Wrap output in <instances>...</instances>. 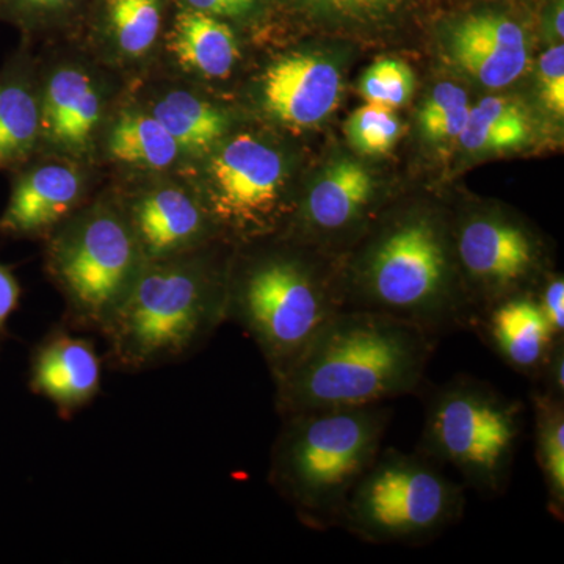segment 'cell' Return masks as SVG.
<instances>
[{
	"label": "cell",
	"instance_id": "1",
	"mask_svg": "<svg viewBox=\"0 0 564 564\" xmlns=\"http://www.w3.org/2000/svg\"><path fill=\"white\" fill-rule=\"evenodd\" d=\"M436 339L392 315L339 311L273 381L278 414L369 406L413 395L425 381Z\"/></svg>",
	"mask_w": 564,
	"mask_h": 564
},
{
	"label": "cell",
	"instance_id": "2",
	"mask_svg": "<svg viewBox=\"0 0 564 564\" xmlns=\"http://www.w3.org/2000/svg\"><path fill=\"white\" fill-rule=\"evenodd\" d=\"M207 248L144 263L101 334L111 369L147 372L192 358L209 343L226 322L229 267Z\"/></svg>",
	"mask_w": 564,
	"mask_h": 564
},
{
	"label": "cell",
	"instance_id": "3",
	"mask_svg": "<svg viewBox=\"0 0 564 564\" xmlns=\"http://www.w3.org/2000/svg\"><path fill=\"white\" fill-rule=\"evenodd\" d=\"M343 285L344 310L392 315L434 337L474 326L454 239L430 214L404 215L381 228L343 274Z\"/></svg>",
	"mask_w": 564,
	"mask_h": 564
},
{
	"label": "cell",
	"instance_id": "4",
	"mask_svg": "<svg viewBox=\"0 0 564 564\" xmlns=\"http://www.w3.org/2000/svg\"><path fill=\"white\" fill-rule=\"evenodd\" d=\"M392 415L388 403H378L281 417L269 484L304 527L340 529L348 497L380 455Z\"/></svg>",
	"mask_w": 564,
	"mask_h": 564
},
{
	"label": "cell",
	"instance_id": "5",
	"mask_svg": "<svg viewBox=\"0 0 564 564\" xmlns=\"http://www.w3.org/2000/svg\"><path fill=\"white\" fill-rule=\"evenodd\" d=\"M344 307L343 276L326 273L300 252H252L228 269L226 322L251 337L273 381Z\"/></svg>",
	"mask_w": 564,
	"mask_h": 564
},
{
	"label": "cell",
	"instance_id": "6",
	"mask_svg": "<svg viewBox=\"0 0 564 564\" xmlns=\"http://www.w3.org/2000/svg\"><path fill=\"white\" fill-rule=\"evenodd\" d=\"M524 433V406L488 381L456 375L426 397L417 452L447 464L481 497L507 491Z\"/></svg>",
	"mask_w": 564,
	"mask_h": 564
},
{
	"label": "cell",
	"instance_id": "7",
	"mask_svg": "<svg viewBox=\"0 0 564 564\" xmlns=\"http://www.w3.org/2000/svg\"><path fill=\"white\" fill-rule=\"evenodd\" d=\"M143 254L121 204L77 210L47 236L46 265L65 300L63 325L101 334L124 303Z\"/></svg>",
	"mask_w": 564,
	"mask_h": 564
},
{
	"label": "cell",
	"instance_id": "8",
	"mask_svg": "<svg viewBox=\"0 0 564 564\" xmlns=\"http://www.w3.org/2000/svg\"><path fill=\"white\" fill-rule=\"evenodd\" d=\"M466 486L419 452L381 448L345 505L340 529L369 544L422 545L462 521Z\"/></svg>",
	"mask_w": 564,
	"mask_h": 564
},
{
	"label": "cell",
	"instance_id": "9",
	"mask_svg": "<svg viewBox=\"0 0 564 564\" xmlns=\"http://www.w3.org/2000/svg\"><path fill=\"white\" fill-rule=\"evenodd\" d=\"M284 176L280 152L242 133L212 155L202 202L220 234L261 239L280 223Z\"/></svg>",
	"mask_w": 564,
	"mask_h": 564
},
{
	"label": "cell",
	"instance_id": "10",
	"mask_svg": "<svg viewBox=\"0 0 564 564\" xmlns=\"http://www.w3.org/2000/svg\"><path fill=\"white\" fill-rule=\"evenodd\" d=\"M452 239L475 317L500 300L532 291L541 250L521 223L499 214H475L456 226Z\"/></svg>",
	"mask_w": 564,
	"mask_h": 564
},
{
	"label": "cell",
	"instance_id": "11",
	"mask_svg": "<svg viewBox=\"0 0 564 564\" xmlns=\"http://www.w3.org/2000/svg\"><path fill=\"white\" fill-rule=\"evenodd\" d=\"M121 207L147 262L202 250L220 236L202 198L180 185L147 188Z\"/></svg>",
	"mask_w": 564,
	"mask_h": 564
},
{
	"label": "cell",
	"instance_id": "12",
	"mask_svg": "<svg viewBox=\"0 0 564 564\" xmlns=\"http://www.w3.org/2000/svg\"><path fill=\"white\" fill-rule=\"evenodd\" d=\"M101 383L102 361L95 344L63 323L32 350L29 388L54 404L63 421L95 402Z\"/></svg>",
	"mask_w": 564,
	"mask_h": 564
},
{
	"label": "cell",
	"instance_id": "13",
	"mask_svg": "<svg viewBox=\"0 0 564 564\" xmlns=\"http://www.w3.org/2000/svg\"><path fill=\"white\" fill-rule=\"evenodd\" d=\"M340 93L339 69L321 55H285L263 74L267 110L292 128H311L326 120L339 104Z\"/></svg>",
	"mask_w": 564,
	"mask_h": 564
},
{
	"label": "cell",
	"instance_id": "14",
	"mask_svg": "<svg viewBox=\"0 0 564 564\" xmlns=\"http://www.w3.org/2000/svg\"><path fill=\"white\" fill-rule=\"evenodd\" d=\"M85 182L74 166L43 163L18 174L0 217V234L47 237L79 210Z\"/></svg>",
	"mask_w": 564,
	"mask_h": 564
},
{
	"label": "cell",
	"instance_id": "15",
	"mask_svg": "<svg viewBox=\"0 0 564 564\" xmlns=\"http://www.w3.org/2000/svg\"><path fill=\"white\" fill-rule=\"evenodd\" d=\"M473 329L481 334L507 366L533 383L558 339L530 292L486 307L475 317Z\"/></svg>",
	"mask_w": 564,
	"mask_h": 564
},
{
	"label": "cell",
	"instance_id": "16",
	"mask_svg": "<svg viewBox=\"0 0 564 564\" xmlns=\"http://www.w3.org/2000/svg\"><path fill=\"white\" fill-rule=\"evenodd\" d=\"M451 51L456 65L488 88L513 84L529 63L521 25L496 14H474L459 22Z\"/></svg>",
	"mask_w": 564,
	"mask_h": 564
},
{
	"label": "cell",
	"instance_id": "17",
	"mask_svg": "<svg viewBox=\"0 0 564 564\" xmlns=\"http://www.w3.org/2000/svg\"><path fill=\"white\" fill-rule=\"evenodd\" d=\"M41 139L79 154L90 148L102 118L98 85L84 69L65 66L47 77L40 93Z\"/></svg>",
	"mask_w": 564,
	"mask_h": 564
},
{
	"label": "cell",
	"instance_id": "18",
	"mask_svg": "<svg viewBox=\"0 0 564 564\" xmlns=\"http://www.w3.org/2000/svg\"><path fill=\"white\" fill-rule=\"evenodd\" d=\"M373 191L372 176L358 162L334 163L304 199L300 212L303 236L318 240L347 236L366 218Z\"/></svg>",
	"mask_w": 564,
	"mask_h": 564
},
{
	"label": "cell",
	"instance_id": "19",
	"mask_svg": "<svg viewBox=\"0 0 564 564\" xmlns=\"http://www.w3.org/2000/svg\"><path fill=\"white\" fill-rule=\"evenodd\" d=\"M40 140V93L17 61L0 74V170L22 165Z\"/></svg>",
	"mask_w": 564,
	"mask_h": 564
},
{
	"label": "cell",
	"instance_id": "20",
	"mask_svg": "<svg viewBox=\"0 0 564 564\" xmlns=\"http://www.w3.org/2000/svg\"><path fill=\"white\" fill-rule=\"evenodd\" d=\"M170 50L185 69L210 79L228 77L240 55L228 24L192 9L177 14Z\"/></svg>",
	"mask_w": 564,
	"mask_h": 564
},
{
	"label": "cell",
	"instance_id": "21",
	"mask_svg": "<svg viewBox=\"0 0 564 564\" xmlns=\"http://www.w3.org/2000/svg\"><path fill=\"white\" fill-rule=\"evenodd\" d=\"M110 158L126 165L166 170L184 151L151 111H122L107 137Z\"/></svg>",
	"mask_w": 564,
	"mask_h": 564
},
{
	"label": "cell",
	"instance_id": "22",
	"mask_svg": "<svg viewBox=\"0 0 564 564\" xmlns=\"http://www.w3.org/2000/svg\"><path fill=\"white\" fill-rule=\"evenodd\" d=\"M150 111L176 140L184 154L214 150L228 129V121L220 110L184 90L165 93Z\"/></svg>",
	"mask_w": 564,
	"mask_h": 564
},
{
	"label": "cell",
	"instance_id": "23",
	"mask_svg": "<svg viewBox=\"0 0 564 564\" xmlns=\"http://www.w3.org/2000/svg\"><path fill=\"white\" fill-rule=\"evenodd\" d=\"M534 445L543 475L547 510L556 521L564 519V400L534 389Z\"/></svg>",
	"mask_w": 564,
	"mask_h": 564
},
{
	"label": "cell",
	"instance_id": "24",
	"mask_svg": "<svg viewBox=\"0 0 564 564\" xmlns=\"http://www.w3.org/2000/svg\"><path fill=\"white\" fill-rule=\"evenodd\" d=\"M529 133V118L521 106L511 99L489 96L470 107L458 140L470 152H499L521 147Z\"/></svg>",
	"mask_w": 564,
	"mask_h": 564
},
{
	"label": "cell",
	"instance_id": "25",
	"mask_svg": "<svg viewBox=\"0 0 564 564\" xmlns=\"http://www.w3.org/2000/svg\"><path fill=\"white\" fill-rule=\"evenodd\" d=\"M107 32L122 55L140 58L162 31L161 0H106Z\"/></svg>",
	"mask_w": 564,
	"mask_h": 564
},
{
	"label": "cell",
	"instance_id": "26",
	"mask_svg": "<svg viewBox=\"0 0 564 564\" xmlns=\"http://www.w3.org/2000/svg\"><path fill=\"white\" fill-rule=\"evenodd\" d=\"M469 110V99L462 87L437 85L419 111L423 135L433 143L458 140L466 128Z\"/></svg>",
	"mask_w": 564,
	"mask_h": 564
},
{
	"label": "cell",
	"instance_id": "27",
	"mask_svg": "<svg viewBox=\"0 0 564 564\" xmlns=\"http://www.w3.org/2000/svg\"><path fill=\"white\" fill-rule=\"evenodd\" d=\"M345 133L351 147L364 155H383L395 147L402 135V122L395 109L367 102L350 115Z\"/></svg>",
	"mask_w": 564,
	"mask_h": 564
},
{
	"label": "cell",
	"instance_id": "28",
	"mask_svg": "<svg viewBox=\"0 0 564 564\" xmlns=\"http://www.w3.org/2000/svg\"><path fill=\"white\" fill-rule=\"evenodd\" d=\"M415 76L404 62L384 58L373 63L361 80V95L367 102L399 109L413 98Z\"/></svg>",
	"mask_w": 564,
	"mask_h": 564
},
{
	"label": "cell",
	"instance_id": "29",
	"mask_svg": "<svg viewBox=\"0 0 564 564\" xmlns=\"http://www.w3.org/2000/svg\"><path fill=\"white\" fill-rule=\"evenodd\" d=\"M538 79L543 102L552 113L564 115V47L556 44L541 55L538 63Z\"/></svg>",
	"mask_w": 564,
	"mask_h": 564
},
{
	"label": "cell",
	"instance_id": "30",
	"mask_svg": "<svg viewBox=\"0 0 564 564\" xmlns=\"http://www.w3.org/2000/svg\"><path fill=\"white\" fill-rule=\"evenodd\" d=\"M556 337H564V281L554 274L530 291Z\"/></svg>",
	"mask_w": 564,
	"mask_h": 564
},
{
	"label": "cell",
	"instance_id": "31",
	"mask_svg": "<svg viewBox=\"0 0 564 564\" xmlns=\"http://www.w3.org/2000/svg\"><path fill=\"white\" fill-rule=\"evenodd\" d=\"M536 383L540 384L538 389L541 391L564 400V337L555 340Z\"/></svg>",
	"mask_w": 564,
	"mask_h": 564
},
{
	"label": "cell",
	"instance_id": "32",
	"mask_svg": "<svg viewBox=\"0 0 564 564\" xmlns=\"http://www.w3.org/2000/svg\"><path fill=\"white\" fill-rule=\"evenodd\" d=\"M21 300V285L9 267L0 263V348L7 337V325L11 314L18 310Z\"/></svg>",
	"mask_w": 564,
	"mask_h": 564
},
{
	"label": "cell",
	"instance_id": "33",
	"mask_svg": "<svg viewBox=\"0 0 564 564\" xmlns=\"http://www.w3.org/2000/svg\"><path fill=\"white\" fill-rule=\"evenodd\" d=\"M192 10L203 11L212 17H236L250 10L258 0H185Z\"/></svg>",
	"mask_w": 564,
	"mask_h": 564
},
{
	"label": "cell",
	"instance_id": "34",
	"mask_svg": "<svg viewBox=\"0 0 564 564\" xmlns=\"http://www.w3.org/2000/svg\"><path fill=\"white\" fill-rule=\"evenodd\" d=\"M14 14H41L62 10L74 0H2Z\"/></svg>",
	"mask_w": 564,
	"mask_h": 564
},
{
	"label": "cell",
	"instance_id": "35",
	"mask_svg": "<svg viewBox=\"0 0 564 564\" xmlns=\"http://www.w3.org/2000/svg\"><path fill=\"white\" fill-rule=\"evenodd\" d=\"M325 6L339 10L370 9V7H380L393 0H318Z\"/></svg>",
	"mask_w": 564,
	"mask_h": 564
},
{
	"label": "cell",
	"instance_id": "36",
	"mask_svg": "<svg viewBox=\"0 0 564 564\" xmlns=\"http://www.w3.org/2000/svg\"><path fill=\"white\" fill-rule=\"evenodd\" d=\"M555 31L560 39H563V6H560V10L555 14Z\"/></svg>",
	"mask_w": 564,
	"mask_h": 564
}]
</instances>
